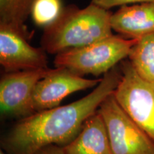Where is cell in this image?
<instances>
[{
    "instance_id": "obj_5",
    "label": "cell",
    "mask_w": 154,
    "mask_h": 154,
    "mask_svg": "<svg viewBox=\"0 0 154 154\" xmlns=\"http://www.w3.org/2000/svg\"><path fill=\"white\" fill-rule=\"evenodd\" d=\"M121 82L113 92L129 116L154 140V83L138 76L129 61H122Z\"/></svg>"
},
{
    "instance_id": "obj_15",
    "label": "cell",
    "mask_w": 154,
    "mask_h": 154,
    "mask_svg": "<svg viewBox=\"0 0 154 154\" xmlns=\"http://www.w3.org/2000/svg\"><path fill=\"white\" fill-rule=\"evenodd\" d=\"M33 154H65L63 147L57 145H48L42 147Z\"/></svg>"
},
{
    "instance_id": "obj_6",
    "label": "cell",
    "mask_w": 154,
    "mask_h": 154,
    "mask_svg": "<svg viewBox=\"0 0 154 154\" xmlns=\"http://www.w3.org/2000/svg\"><path fill=\"white\" fill-rule=\"evenodd\" d=\"M50 69L4 72L0 79V107L3 116L22 119L35 113L32 96L36 84Z\"/></svg>"
},
{
    "instance_id": "obj_7",
    "label": "cell",
    "mask_w": 154,
    "mask_h": 154,
    "mask_svg": "<svg viewBox=\"0 0 154 154\" xmlns=\"http://www.w3.org/2000/svg\"><path fill=\"white\" fill-rule=\"evenodd\" d=\"M26 36L13 26L0 24V64L4 72L49 69L46 51L32 47Z\"/></svg>"
},
{
    "instance_id": "obj_16",
    "label": "cell",
    "mask_w": 154,
    "mask_h": 154,
    "mask_svg": "<svg viewBox=\"0 0 154 154\" xmlns=\"http://www.w3.org/2000/svg\"><path fill=\"white\" fill-rule=\"evenodd\" d=\"M0 154H6V153H5V152L2 149H1V150H0Z\"/></svg>"
},
{
    "instance_id": "obj_14",
    "label": "cell",
    "mask_w": 154,
    "mask_h": 154,
    "mask_svg": "<svg viewBox=\"0 0 154 154\" xmlns=\"http://www.w3.org/2000/svg\"><path fill=\"white\" fill-rule=\"evenodd\" d=\"M91 3L109 10L117 6L128 5L133 3H154V0H92Z\"/></svg>"
},
{
    "instance_id": "obj_3",
    "label": "cell",
    "mask_w": 154,
    "mask_h": 154,
    "mask_svg": "<svg viewBox=\"0 0 154 154\" xmlns=\"http://www.w3.org/2000/svg\"><path fill=\"white\" fill-rule=\"evenodd\" d=\"M137 38L111 35L103 39L56 55L55 67L66 68L79 76L104 75L129 55Z\"/></svg>"
},
{
    "instance_id": "obj_2",
    "label": "cell",
    "mask_w": 154,
    "mask_h": 154,
    "mask_svg": "<svg viewBox=\"0 0 154 154\" xmlns=\"http://www.w3.org/2000/svg\"><path fill=\"white\" fill-rule=\"evenodd\" d=\"M111 14L93 3L84 9L74 5L63 7L54 22L44 27L41 47L57 55L109 37L113 35Z\"/></svg>"
},
{
    "instance_id": "obj_10",
    "label": "cell",
    "mask_w": 154,
    "mask_h": 154,
    "mask_svg": "<svg viewBox=\"0 0 154 154\" xmlns=\"http://www.w3.org/2000/svg\"><path fill=\"white\" fill-rule=\"evenodd\" d=\"M63 149L65 154H113L99 110L85 121L79 134Z\"/></svg>"
},
{
    "instance_id": "obj_13",
    "label": "cell",
    "mask_w": 154,
    "mask_h": 154,
    "mask_svg": "<svg viewBox=\"0 0 154 154\" xmlns=\"http://www.w3.org/2000/svg\"><path fill=\"white\" fill-rule=\"evenodd\" d=\"M63 9L61 0H34L30 14L36 25L44 28L54 22Z\"/></svg>"
},
{
    "instance_id": "obj_4",
    "label": "cell",
    "mask_w": 154,
    "mask_h": 154,
    "mask_svg": "<svg viewBox=\"0 0 154 154\" xmlns=\"http://www.w3.org/2000/svg\"><path fill=\"white\" fill-rule=\"evenodd\" d=\"M99 111L113 154H154V140L124 110L113 93L102 102Z\"/></svg>"
},
{
    "instance_id": "obj_9",
    "label": "cell",
    "mask_w": 154,
    "mask_h": 154,
    "mask_svg": "<svg viewBox=\"0 0 154 154\" xmlns=\"http://www.w3.org/2000/svg\"><path fill=\"white\" fill-rule=\"evenodd\" d=\"M113 30L130 38L154 33V3L124 5L111 14Z\"/></svg>"
},
{
    "instance_id": "obj_1",
    "label": "cell",
    "mask_w": 154,
    "mask_h": 154,
    "mask_svg": "<svg viewBox=\"0 0 154 154\" xmlns=\"http://www.w3.org/2000/svg\"><path fill=\"white\" fill-rule=\"evenodd\" d=\"M121 77L120 66L113 67L103 75L93 91L81 99L19 119L2 137L1 149L7 154H33L48 145L66 146L99 110L102 102L114 92Z\"/></svg>"
},
{
    "instance_id": "obj_12",
    "label": "cell",
    "mask_w": 154,
    "mask_h": 154,
    "mask_svg": "<svg viewBox=\"0 0 154 154\" xmlns=\"http://www.w3.org/2000/svg\"><path fill=\"white\" fill-rule=\"evenodd\" d=\"M34 0H0V24L13 26L27 34L25 22Z\"/></svg>"
},
{
    "instance_id": "obj_11",
    "label": "cell",
    "mask_w": 154,
    "mask_h": 154,
    "mask_svg": "<svg viewBox=\"0 0 154 154\" xmlns=\"http://www.w3.org/2000/svg\"><path fill=\"white\" fill-rule=\"evenodd\" d=\"M128 57L140 78L154 83V33L137 38Z\"/></svg>"
},
{
    "instance_id": "obj_8",
    "label": "cell",
    "mask_w": 154,
    "mask_h": 154,
    "mask_svg": "<svg viewBox=\"0 0 154 154\" xmlns=\"http://www.w3.org/2000/svg\"><path fill=\"white\" fill-rule=\"evenodd\" d=\"M100 79H88L63 67L50 69L34 88L32 104L35 112L60 106L65 98L76 91L97 86Z\"/></svg>"
}]
</instances>
